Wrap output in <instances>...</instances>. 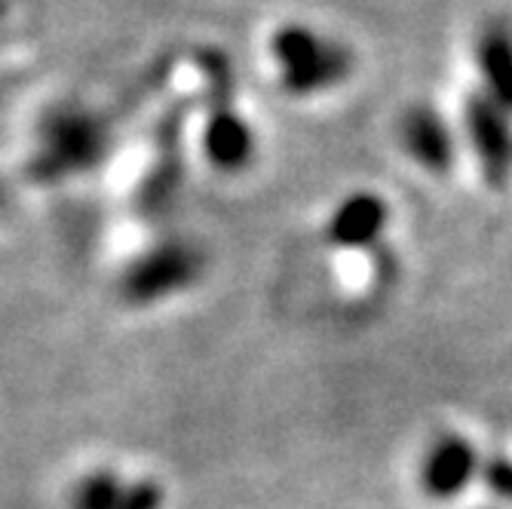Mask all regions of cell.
Listing matches in <instances>:
<instances>
[{
    "instance_id": "6",
    "label": "cell",
    "mask_w": 512,
    "mask_h": 509,
    "mask_svg": "<svg viewBox=\"0 0 512 509\" xmlns=\"http://www.w3.org/2000/svg\"><path fill=\"white\" fill-rule=\"evenodd\" d=\"M203 148H206L209 163L218 172H240V169H246L252 163L255 138H252L249 123L234 108H230V105H224L206 123Z\"/></svg>"
},
{
    "instance_id": "2",
    "label": "cell",
    "mask_w": 512,
    "mask_h": 509,
    "mask_svg": "<svg viewBox=\"0 0 512 509\" xmlns=\"http://www.w3.org/2000/svg\"><path fill=\"white\" fill-rule=\"evenodd\" d=\"M482 470V457L473 439L463 433H439L417 467V488L427 500L448 503L467 491Z\"/></svg>"
},
{
    "instance_id": "5",
    "label": "cell",
    "mask_w": 512,
    "mask_h": 509,
    "mask_svg": "<svg viewBox=\"0 0 512 509\" xmlns=\"http://www.w3.org/2000/svg\"><path fill=\"white\" fill-rule=\"evenodd\" d=\"M402 148L427 172L442 175L454 166V138L448 135V126L430 108H414L402 120Z\"/></svg>"
},
{
    "instance_id": "9",
    "label": "cell",
    "mask_w": 512,
    "mask_h": 509,
    "mask_svg": "<svg viewBox=\"0 0 512 509\" xmlns=\"http://www.w3.org/2000/svg\"><path fill=\"white\" fill-rule=\"evenodd\" d=\"M479 479L503 500H512V460L506 457H494V460H482Z\"/></svg>"
},
{
    "instance_id": "1",
    "label": "cell",
    "mask_w": 512,
    "mask_h": 509,
    "mask_svg": "<svg viewBox=\"0 0 512 509\" xmlns=\"http://www.w3.org/2000/svg\"><path fill=\"white\" fill-rule=\"evenodd\" d=\"M270 65L279 86L295 99L325 96L353 74V56L347 46L304 22L279 25L270 34Z\"/></svg>"
},
{
    "instance_id": "4",
    "label": "cell",
    "mask_w": 512,
    "mask_h": 509,
    "mask_svg": "<svg viewBox=\"0 0 512 509\" xmlns=\"http://www.w3.org/2000/svg\"><path fill=\"white\" fill-rule=\"evenodd\" d=\"M200 273V255L188 246H163L151 252L142 264L129 273V295L135 301H154L191 286Z\"/></svg>"
},
{
    "instance_id": "7",
    "label": "cell",
    "mask_w": 512,
    "mask_h": 509,
    "mask_svg": "<svg viewBox=\"0 0 512 509\" xmlns=\"http://www.w3.org/2000/svg\"><path fill=\"white\" fill-rule=\"evenodd\" d=\"M479 71L488 96L500 111L512 114V31L503 22H491L479 34Z\"/></svg>"
},
{
    "instance_id": "8",
    "label": "cell",
    "mask_w": 512,
    "mask_h": 509,
    "mask_svg": "<svg viewBox=\"0 0 512 509\" xmlns=\"http://www.w3.org/2000/svg\"><path fill=\"white\" fill-rule=\"evenodd\" d=\"M99 151V132L83 117H59L53 129L46 132V151L43 163L50 172L62 169H80Z\"/></svg>"
},
{
    "instance_id": "3",
    "label": "cell",
    "mask_w": 512,
    "mask_h": 509,
    "mask_svg": "<svg viewBox=\"0 0 512 509\" xmlns=\"http://www.w3.org/2000/svg\"><path fill=\"white\" fill-rule=\"evenodd\" d=\"M387 224H390V206L384 203V197L356 191L335 206L329 224H325V240H329V246L344 252L375 249L384 237Z\"/></svg>"
}]
</instances>
